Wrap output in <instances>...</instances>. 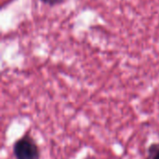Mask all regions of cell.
<instances>
[{
  "label": "cell",
  "mask_w": 159,
  "mask_h": 159,
  "mask_svg": "<svg viewBox=\"0 0 159 159\" xmlns=\"http://www.w3.org/2000/svg\"><path fill=\"white\" fill-rule=\"evenodd\" d=\"M16 159H39L40 151L31 136H24L18 140L13 147Z\"/></svg>",
  "instance_id": "obj_1"
},
{
  "label": "cell",
  "mask_w": 159,
  "mask_h": 159,
  "mask_svg": "<svg viewBox=\"0 0 159 159\" xmlns=\"http://www.w3.org/2000/svg\"><path fill=\"white\" fill-rule=\"evenodd\" d=\"M151 159H159V145H153L149 149Z\"/></svg>",
  "instance_id": "obj_2"
},
{
  "label": "cell",
  "mask_w": 159,
  "mask_h": 159,
  "mask_svg": "<svg viewBox=\"0 0 159 159\" xmlns=\"http://www.w3.org/2000/svg\"><path fill=\"white\" fill-rule=\"evenodd\" d=\"M41 3H43L44 5L49 6V7H54L57 5L61 4L64 0H39Z\"/></svg>",
  "instance_id": "obj_3"
}]
</instances>
